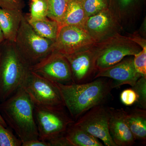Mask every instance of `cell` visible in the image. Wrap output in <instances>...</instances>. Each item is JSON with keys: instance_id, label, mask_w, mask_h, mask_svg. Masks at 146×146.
<instances>
[{"instance_id": "cell-1", "label": "cell", "mask_w": 146, "mask_h": 146, "mask_svg": "<svg viewBox=\"0 0 146 146\" xmlns=\"http://www.w3.org/2000/svg\"><path fill=\"white\" fill-rule=\"evenodd\" d=\"M56 84L65 107L75 121L92 108L102 104L114 89L112 80L106 77L84 83Z\"/></svg>"}, {"instance_id": "cell-2", "label": "cell", "mask_w": 146, "mask_h": 146, "mask_svg": "<svg viewBox=\"0 0 146 146\" xmlns=\"http://www.w3.org/2000/svg\"><path fill=\"white\" fill-rule=\"evenodd\" d=\"M34 108V103L22 87L0 104L2 117L22 143L39 139Z\"/></svg>"}, {"instance_id": "cell-3", "label": "cell", "mask_w": 146, "mask_h": 146, "mask_svg": "<svg viewBox=\"0 0 146 146\" xmlns=\"http://www.w3.org/2000/svg\"><path fill=\"white\" fill-rule=\"evenodd\" d=\"M30 72L14 42L5 39L0 44V101L5 100L22 87Z\"/></svg>"}, {"instance_id": "cell-4", "label": "cell", "mask_w": 146, "mask_h": 146, "mask_svg": "<svg viewBox=\"0 0 146 146\" xmlns=\"http://www.w3.org/2000/svg\"><path fill=\"white\" fill-rule=\"evenodd\" d=\"M54 42L37 34L24 15L14 44L18 54L30 68L53 52Z\"/></svg>"}, {"instance_id": "cell-5", "label": "cell", "mask_w": 146, "mask_h": 146, "mask_svg": "<svg viewBox=\"0 0 146 146\" xmlns=\"http://www.w3.org/2000/svg\"><path fill=\"white\" fill-rule=\"evenodd\" d=\"M95 46L98 56L96 60L98 72L115 65L128 56H133L142 48L129 36L116 33L100 42Z\"/></svg>"}, {"instance_id": "cell-6", "label": "cell", "mask_w": 146, "mask_h": 146, "mask_svg": "<svg viewBox=\"0 0 146 146\" xmlns=\"http://www.w3.org/2000/svg\"><path fill=\"white\" fill-rule=\"evenodd\" d=\"M22 87L35 106L57 109L65 108L56 84L31 71Z\"/></svg>"}, {"instance_id": "cell-7", "label": "cell", "mask_w": 146, "mask_h": 146, "mask_svg": "<svg viewBox=\"0 0 146 146\" xmlns=\"http://www.w3.org/2000/svg\"><path fill=\"white\" fill-rule=\"evenodd\" d=\"M34 116L39 139L48 141L65 135L69 126L75 121L63 109L35 105Z\"/></svg>"}, {"instance_id": "cell-8", "label": "cell", "mask_w": 146, "mask_h": 146, "mask_svg": "<svg viewBox=\"0 0 146 146\" xmlns=\"http://www.w3.org/2000/svg\"><path fill=\"white\" fill-rule=\"evenodd\" d=\"M96 42L83 28L66 26L59 29L53 45V52L61 54H72L87 49Z\"/></svg>"}, {"instance_id": "cell-9", "label": "cell", "mask_w": 146, "mask_h": 146, "mask_svg": "<svg viewBox=\"0 0 146 146\" xmlns=\"http://www.w3.org/2000/svg\"><path fill=\"white\" fill-rule=\"evenodd\" d=\"M109 117L108 108L100 104L85 112L75 123L102 141L106 146H117L110 134Z\"/></svg>"}, {"instance_id": "cell-10", "label": "cell", "mask_w": 146, "mask_h": 146, "mask_svg": "<svg viewBox=\"0 0 146 146\" xmlns=\"http://www.w3.org/2000/svg\"><path fill=\"white\" fill-rule=\"evenodd\" d=\"M33 72L56 83H74L70 64L65 56L53 52L44 60L32 66Z\"/></svg>"}, {"instance_id": "cell-11", "label": "cell", "mask_w": 146, "mask_h": 146, "mask_svg": "<svg viewBox=\"0 0 146 146\" xmlns=\"http://www.w3.org/2000/svg\"><path fill=\"white\" fill-rule=\"evenodd\" d=\"M64 56L70 64L74 83H86L94 80L98 72V54L95 44L87 49Z\"/></svg>"}, {"instance_id": "cell-12", "label": "cell", "mask_w": 146, "mask_h": 146, "mask_svg": "<svg viewBox=\"0 0 146 146\" xmlns=\"http://www.w3.org/2000/svg\"><path fill=\"white\" fill-rule=\"evenodd\" d=\"M123 28L117 17L110 8L88 17L84 26L96 43L120 33Z\"/></svg>"}, {"instance_id": "cell-13", "label": "cell", "mask_w": 146, "mask_h": 146, "mask_svg": "<svg viewBox=\"0 0 146 146\" xmlns=\"http://www.w3.org/2000/svg\"><path fill=\"white\" fill-rule=\"evenodd\" d=\"M142 76L136 71L133 64V56H131L111 67L99 71L94 79L99 77L111 79L114 88L124 84L132 87Z\"/></svg>"}, {"instance_id": "cell-14", "label": "cell", "mask_w": 146, "mask_h": 146, "mask_svg": "<svg viewBox=\"0 0 146 146\" xmlns=\"http://www.w3.org/2000/svg\"><path fill=\"white\" fill-rule=\"evenodd\" d=\"M110 114L108 128L111 138L117 146H131L136 139L129 127L123 108H108Z\"/></svg>"}, {"instance_id": "cell-15", "label": "cell", "mask_w": 146, "mask_h": 146, "mask_svg": "<svg viewBox=\"0 0 146 146\" xmlns=\"http://www.w3.org/2000/svg\"><path fill=\"white\" fill-rule=\"evenodd\" d=\"M24 16L23 11L0 8V28L5 40L15 42Z\"/></svg>"}, {"instance_id": "cell-16", "label": "cell", "mask_w": 146, "mask_h": 146, "mask_svg": "<svg viewBox=\"0 0 146 146\" xmlns=\"http://www.w3.org/2000/svg\"><path fill=\"white\" fill-rule=\"evenodd\" d=\"M144 0H110L109 8L115 13L123 27L135 19Z\"/></svg>"}, {"instance_id": "cell-17", "label": "cell", "mask_w": 146, "mask_h": 146, "mask_svg": "<svg viewBox=\"0 0 146 146\" xmlns=\"http://www.w3.org/2000/svg\"><path fill=\"white\" fill-rule=\"evenodd\" d=\"M84 0H68L65 14L59 24V29L66 26H76L84 28L88 17L84 8Z\"/></svg>"}, {"instance_id": "cell-18", "label": "cell", "mask_w": 146, "mask_h": 146, "mask_svg": "<svg viewBox=\"0 0 146 146\" xmlns=\"http://www.w3.org/2000/svg\"><path fill=\"white\" fill-rule=\"evenodd\" d=\"M125 119L129 129L136 140L144 143L146 141V110L137 108L126 112Z\"/></svg>"}, {"instance_id": "cell-19", "label": "cell", "mask_w": 146, "mask_h": 146, "mask_svg": "<svg viewBox=\"0 0 146 146\" xmlns=\"http://www.w3.org/2000/svg\"><path fill=\"white\" fill-rule=\"evenodd\" d=\"M66 138L72 146H103L98 139L75 122L69 126L65 133Z\"/></svg>"}, {"instance_id": "cell-20", "label": "cell", "mask_w": 146, "mask_h": 146, "mask_svg": "<svg viewBox=\"0 0 146 146\" xmlns=\"http://www.w3.org/2000/svg\"><path fill=\"white\" fill-rule=\"evenodd\" d=\"M26 19L37 34L44 38L54 42L55 41L59 30V25L56 21L48 17L34 21Z\"/></svg>"}, {"instance_id": "cell-21", "label": "cell", "mask_w": 146, "mask_h": 146, "mask_svg": "<svg viewBox=\"0 0 146 146\" xmlns=\"http://www.w3.org/2000/svg\"><path fill=\"white\" fill-rule=\"evenodd\" d=\"M46 1L48 7V18L56 21L59 25L65 14L68 0H46Z\"/></svg>"}, {"instance_id": "cell-22", "label": "cell", "mask_w": 146, "mask_h": 146, "mask_svg": "<svg viewBox=\"0 0 146 146\" xmlns=\"http://www.w3.org/2000/svg\"><path fill=\"white\" fill-rule=\"evenodd\" d=\"M30 13L25 15L29 20H39L47 18L48 7L46 0H36L31 1L30 5Z\"/></svg>"}, {"instance_id": "cell-23", "label": "cell", "mask_w": 146, "mask_h": 146, "mask_svg": "<svg viewBox=\"0 0 146 146\" xmlns=\"http://www.w3.org/2000/svg\"><path fill=\"white\" fill-rule=\"evenodd\" d=\"M110 0H84V8L87 17L109 8Z\"/></svg>"}, {"instance_id": "cell-24", "label": "cell", "mask_w": 146, "mask_h": 146, "mask_svg": "<svg viewBox=\"0 0 146 146\" xmlns=\"http://www.w3.org/2000/svg\"><path fill=\"white\" fill-rule=\"evenodd\" d=\"M22 145L21 140L0 123V146H21Z\"/></svg>"}, {"instance_id": "cell-25", "label": "cell", "mask_w": 146, "mask_h": 146, "mask_svg": "<svg viewBox=\"0 0 146 146\" xmlns=\"http://www.w3.org/2000/svg\"><path fill=\"white\" fill-rule=\"evenodd\" d=\"M132 89L138 95L136 103L138 107L146 110V76H142L139 78Z\"/></svg>"}, {"instance_id": "cell-26", "label": "cell", "mask_w": 146, "mask_h": 146, "mask_svg": "<svg viewBox=\"0 0 146 146\" xmlns=\"http://www.w3.org/2000/svg\"><path fill=\"white\" fill-rule=\"evenodd\" d=\"M133 64L136 71L143 76H146V47L133 56Z\"/></svg>"}, {"instance_id": "cell-27", "label": "cell", "mask_w": 146, "mask_h": 146, "mask_svg": "<svg viewBox=\"0 0 146 146\" xmlns=\"http://www.w3.org/2000/svg\"><path fill=\"white\" fill-rule=\"evenodd\" d=\"M121 101L127 106H131L136 103L138 99V96L132 88L125 89L120 95Z\"/></svg>"}, {"instance_id": "cell-28", "label": "cell", "mask_w": 146, "mask_h": 146, "mask_svg": "<svg viewBox=\"0 0 146 146\" xmlns=\"http://www.w3.org/2000/svg\"><path fill=\"white\" fill-rule=\"evenodd\" d=\"M25 6L24 0H0V8L23 11Z\"/></svg>"}, {"instance_id": "cell-29", "label": "cell", "mask_w": 146, "mask_h": 146, "mask_svg": "<svg viewBox=\"0 0 146 146\" xmlns=\"http://www.w3.org/2000/svg\"><path fill=\"white\" fill-rule=\"evenodd\" d=\"M47 142L50 146H72L65 135L58 136Z\"/></svg>"}, {"instance_id": "cell-30", "label": "cell", "mask_w": 146, "mask_h": 146, "mask_svg": "<svg viewBox=\"0 0 146 146\" xmlns=\"http://www.w3.org/2000/svg\"><path fill=\"white\" fill-rule=\"evenodd\" d=\"M129 37L132 41L135 42L141 48L146 47V40L143 37H142L138 33H133L131 34Z\"/></svg>"}, {"instance_id": "cell-31", "label": "cell", "mask_w": 146, "mask_h": 146, "mask_svg": "<svg viewBox=\"0 0 146 146\" xmlns=\"http://www.w3.org/2000/svg\"><path fill=\"white\" fill-rule=\"evenodd\" d=\"M23 146H50L48 142L41 141L39 139H34L22 143Z\"/></svg>"}, {"instance_id": "cell-32", "label": "cell", "mask_w": 146, "mask_h": 146, "mask_svg": "<svg viewBox=\"0 0 146 146\" xmlns=\"http://www.w3.org/2000/svg\"><path fill=\"white\" fill-rule=\"evenodd\" d=\"M0 123H1L2 125H3L5 127H7V125L6 123H5V121L3 119L1 114H0Z\"/></svg>"}, {"instance_id": "cell-33", "label": "cell", "mask_w": 146, "mask_h": 146, "mask_svg": "<svg viewBox=\"0 0 146 146\" xmlns=\"http://www.w3.org/2000/svg\"><path fill=\"white\" fill-rule=\"evenodd\" d=\"M5 39L3 36V35L2 31L1 28H0V44Z\"/></svg>"}, {"instance_id": "cell-34", "label": "cell", "mask_w": 146, "mask_h": 146, "mask_svg": "<svg viewBox=\"0 0 146 146\" xmlns=\"http://www.w3.org/2000/svg\"><path fill=\"white\" fill-rule=\"evenodd\" d=\"M31 1H36V0H30Z\"/></svg>"}]
</instances>
